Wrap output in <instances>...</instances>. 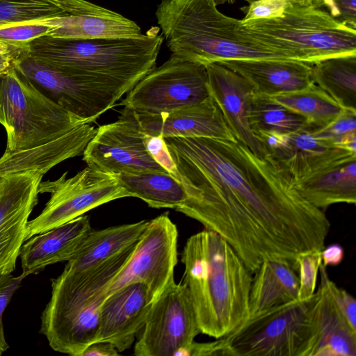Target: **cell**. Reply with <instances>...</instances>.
I'll return each mask as SVG.
<instances>
[{
  "label": "cell",
  "mask_w": 356,
  "mask_h": 356,
  "mask_svg": "<svg viewBox=\"0 0 356 356\" xmlns=\"http://www.w3.org/2000/svg\"><path fill=\"white\" fill-rule=\"evenodd\" d=\"M336 300L350 326L356 331V301L345 289L333 286Z\"/></svg>",
  "instance_id": "cell-36"
},
{
  "label": "cell",
  "mask_w": 356,
  "mask_h": 356,
  "mask_svg": "<svg viewBox=\"0 0 356 356\" xmlns=\"http://www.w3.org/2000/svg\"><path fill=\"white\" fill-rule=\"evenodd\" d=\"M315 292L314 335L308 356H355L356 331L346 321L336 300L326 267L319 268Z\"/></svg>",
  "instance_id": "cell-19"
},
{
  "label": "cell",
  "mask_w": 356,
  "mask_h": 356,
  "mask_svg": "<svg viewBox=\"0 0 356 356\" xmlns=\"http://www.w3.org/2000/svg\"><path fill=\"white\" fill-rule=\"evenodd\" d=\"M144 144L148 154L163 168L175 176L176 165L170 153L164 137L161 134H145Z\"/></svg>",
  "instance_id": "cell-35"
},
{
  "label": "cell",
  "mask_w": 356,
  "mask_h": 356,
  "mask_svg": "<svg viewBox=\"0 0 356 356\" xmlns=\"http://www.w3.org/2000/svg\"><path fill=\"white\" fill-rule=\"evenodd\" d=\"M238 29L261 47L287 59L313 64L321 60L356 54V29L327 11L289 2L273 19L243 22Z\"/></svg>",
  "instance_id": "cell-5"
},
{
  "label": "cell",
  "mask_w": 356,
  "mask_h": 356,
  "mask_svg": "<svg viewBox=\"0 0 356 356\" xmlns=\"http://www.w3.org/2000/svg\"><path fill=\"white\" fill-rule=\"evenodd\" d=\"M118 120L102 125L83 152V161L113 174L140 171L165 172L148 154L144 134L126 108ZM168 172V171H167Z\"/></svg>",
  "instance_id": "cell-14"
},
{
  "label": "cell",
  "mask_w": 356,
  "mask_h": 356,
  "mask_svg": "<svg viewBox=\"0 0 356 356\" xmlns=\"http://www.w3.org/2000/svg\"><path fill=\"white\" fill-rule=\"evenodd\" d=\"M65 11L56 0H0V29L19 24L60 19Z\"/></svg>",
  "instance_id": "cell-29"
},
{
  "label": "cell",
  "mask_w": 356,
  "mask_h": 356,
  "mask_svg": "<svg viewBox=\"0 0 356 356\" xmlns=\"http://www.w3.org/2000/svg\"><path fill=\"white\" fill-rule=\"evenodd\" d=\"M177 238V227L168 213L148 220L130 257L106 286L104 298L126 285L142 283L153 302L175 281Z\"/></svg>",
  "instance_id": "cell-10"
},
{
  "label": "cell",
  "mask_w": 356,
  "mask_h": 356,
  "mask_svg": "<svg viewBox=\"0 0 356 356\" xmlns=\"http://www.w3.org/2000/svg\"><path fill=\"white\" fill-rule=\"evenodd\" d=\"M0 108L7 132L5 152L46 144L86 123L47 97L13 66L0 75Z\"/></svg>",
  "instance_id": "cell-7"
},
{
  "label": "cell",
  "mask_w": 356,
  "mask_h": 356,
  "mask_svg": "<svg viewBox=\"0 0 356 356\" xmlns=\"http://www.w3.org/2000/svg\"><path fill=\"white\" fill-rule=\"evenodd\" d=\"M65 172L53 181H41L40 193L51 197L41 213L27 223L25 241L67 222L86 212L122 197H131L118 175L87 165L67 178Z\"/></svg>",
  "instance_id": "cell-8"
},
{
  "label": "cell",
  "mask_w": 356,
  "mask_h": 356,
  "mask_svg": "<svg viewBox=\"0 0 356 356\" xmlns=\"http://www.w3.org/2000/svg\"><path fill=\"white\" fill-rule=\"evenodd\" d=\"M315 293L249 317L216 339L222 356H308L314 335Z\"/></svg>",
  "instance_id": "cell-6"
},
{
  "label": "cell",
  "mask_w": 356,
  "mask_h": 356,
  "mask_svg": "<svg viewBox=\"0 0 356 356\" xmlns=\"http://www.w3.org/2000/svg\"><path fill=\"white\" fill-rule=\"evenodd\" d=\"M200 333L188 288L174 281L152 303L134 354L179 355Z\"/></svg>",
  "instance_id": "cell-11"
},
{
  "label": "cell",
  "mask_w": 356,
  "mask_h": 356,
  "mask_svg": "<svg viewBox=\"0 0 356 356\" xmlns=\"http://www.w3.org/2000/svg\"><path fill=\"white\" fill-rule=\"evenodd\" d=\"M152 303L142 283L126 285L108 296L100 307L96 341L110 342L118 352L129 349L143 329Z\"/></svg>",
  "instance_id": "cell-18"
},
{
  "label": "cell",
  "mask_w": 356,
  "mask_h": 356,
  "mask_svg": "<svg viewBox=\"0 0 356 356\" xmlns=\"http://www.w3.org/2000/svg\"><path fill=\"white\" fill-rule=\"evenodd\" d=\"M126 108L145 134H161L164 138L209 137L237 140L210 96L198 104L156 114Z\"/></svg>",
  "instance_id": "cell-17"
},
{
  "label": "cell",
  "mask_w": 356,
  "mask_h": 356,
  "mask_svg": "<svg viewBox=\"0 0 356 356\" xmlns=\"http://www.w3.org/2000/svg\"><path fill=\"white\" fill-rule=\"evenodd\" d=\"M118 177L131 197L141 199L150 207L177 211L186 200L182 184L167 171L123 172Z\"/></svg>",
  "instance_id": "cell-25"
},
{
  "label": "cell",
  "mask_w": 356,
  "mask_h": 356,
  "mask_svg": "<svg viewBox=\"0 0 356 356\" xmlns=\"http://www.w3.org/2000/svg\"><path fill=\"white\" fill-rule=\"evenodd\" d=\"M24 278L25 277L22 274L18 276L12 274L0 276V355L9 348L3 331V314L11 300L14 293L17 290Z\"/></svg>",
  "instance_id": "cell-34"
},
{
  "label": "cell",
  "mask_w": 356,
  "mask_h": 356,
  "mask_svg": "<svg viewBox=\"0 0 356 356\" xmlns=\"http://www.w3.org/2000/svg\"><path fill=\"white\" fill-rule=\"evenodd\" d=\"M312 79L343 108L356 111V54L313 63Z\"/></svg>",
  "instance_id": "cell-26"
},
{
  "label": "cell",
  "mask_w": 356,
  "mask_h": 356,
  "mask_svg": "<svg viewBox=\"0 0 356 356\" xmlns=\"http://www.w3.org/2000/svg\"><path fill=\"white\" fill-rule=\"evenodd\" d=\"M314 133L334 147L356 152V111L343 108L333 122L325 127L315 128Z\"/></svg>",
  "instance_id": "cell-30"
},
{
  "label": "cell",
  "mask_w": 356,
  "mask_h": 356,
  "mask_svg": "<svg viewBox=\"0 0 356 356\" xmlns=\"http://www.w3.org/2000/svg\"><path fill=\"white\" fill-rule=\"evenodd\" d=\"M93 229L88 216L34 235L22 245L19 257L26 277L43 270L47 266L72 259Z\"/></svg>",
  "instance_id": "cell-20"
},
{
  "label": "cell",
  "mask_w": 356,
  "mask_h": 356,
  "mask_svg": "<svg viewBox=\"0 0 356 356\" xmlns=\"http://www.w3.org/2000/svg\"><path fill=\"white\" fill-rule=\"evenodd\" d=\"M3 116H2L1 108H0V124H3Z\"/></svg>",
  "instance_id": "cell-43"
},
{
  "label": "cell",
  "mask_w": 356,
  "mask_h": 356,
  "mask_svg": "<svg viewBox=\"0 0 356 356\" xmlns=\"http://www.w3.org/2000/svg\"><path fill=\"white\" fill-rule=\"evenodd\" d=\"M321 264V250H319L303 252L296 257L295 268L299 280L298 300L309 299L315 293Z\"/></svg>",
  "instance_id": "cell-32"
},
{
  "label": "cell",
  "mask_w": 356,
  "mask_h": 356,
  "mask_svg": "<svg viewBox=\"0 0 356 356\" xmlns=\"http://www.w3.org/2000/svg\"><path fill=\"white\" fill-rule=\"evenodd\" d=\"M159 26L138 37L69 40L45 35L27 54L58 71L104 86L122 96L156 67L164 40Z\"/></svg>",
  "instance_id": "cell-3"
},
{
  "label": "cell",
  "mask_w": 356,
  "mask_h": 356,
  "mask_svg": "<svg viewBox=\"0 0 356 356\" xmlns=\"http://www.w3.org/2000/svg\"><path fill=\"white\" fill-rule=\"evenodd\" d=\"M293 181L301 195L321 210L337 203L354 204L356 152L334 147L309 156L298 167Z\"/></svg>",
  "instance_id": "cell-13"
},
{
  "label": "cell",
  "mask_w": 356,
  "mask_h": 356,
  "mask_svg": "<svg viewBox=\"0 0 356 356\" xmlns=\"http://www.w3.org/2000/svg\"><path fill=\"white\" fill-rule=\"evenodd\" d=\"M44 175L32 170L0 177V276L11 274L15 269Z\"/></svg>",
  "instance_id": "cell-15"
},
{
  "label": "cell",
  "mask_w": 356,
  "mask_h": 356,
  "mask_svg": "<svg viewBox=\"0 0 356 356\" xmlns=\"http://www.w3.org/2000/svg\"><path fill=\"white\" fill-rule=\"evenodd\" d=\"M164 138L187 196L177 211L222 236L252 274L267 259L295 265L300 253L323 249L330 220L277 159L237 140Z\"/></svg>",
  "instance_id": "cell-1"
},
{
  "label": "cell",
  "mask_w": 356,
  "mask_h": 356,
  "mask_svg": "<svg viewBox=\"0 0 356 356\" xmlns=\"http://www.w3.org/2000/svg\"><path fill=\"white\" fill-rule=\"evenodd\" d=\"M268 97L301 115L310 125L318 129L333 122L344 108L315 84L304 89Z\"/></svg>",
  "instance_id": "cell-27"
},
{
  "label": "cell",
  "mask_w": 356,
  "mask_h": 356,
  "mask_svg": "<svg viewBox=\"0 0 356 356\" xmlns=\"http://www.w3.org/2000/svg\"><path fill=\"white\" fill-rule=\"evenodd\" d=\"M97 129L80 124L60 137L27 149L4 152L0 158V177L7 174L38 170L44 174L58 163L83 154Z\"/></svg>",
  "instance_id": "cell-22"
},
{
  "label": "cell",
  "mask_w": 356,
  "mask_h": 356,
  "mask_svg": "<svg viewBox=\"0 0 356 356\" xmlns=\"http://www.w3.org/2000/svg\"><path fill=\"white\" fill-rule=\"evenodd\" d=\"M208 97L205 65L171 54L143 77L120 105L138 113L156 114L198 104Z\"/></svg>",
  "instance_id": "cell-9"
},
{
  "label": "cell",
  "mask_w": 356,
  "mask_h": 356,
  "mask_svg": "<svg viewBox=\"0 0 356 356\" xmlns=\"http://www.w3.org/2000/svg\"><path fill=\"white\" fill-rule=\"evenodd\" d=\"M216 3L218 5V4H222V3H232L234 1V0H216Z\"/></svg>",
  "instance_id": "cell-42"
},
{
  "label": "cell",
  "mask_w": 356,
  "mask_h": 356,
  "mask_svg": "<svg viewBox=\"0 0 356 356\" xmlns=\"http://www.w3.org/2000/svg\"><path fill=\"white\" fill-rule=\"evenodd\" d=\"M209 96L236 139L259 157L267 155L249 124L254 88L246 79L218 63L205 65Z\"/></svg>",
  "instance_id": "cell-16"
},
{
  "label": "cell",
  "mask_w": 356,
  "mask_h": 356,
  "mask_svg": "<svg viewBox=\"0 0 356 356\" xmlns=\"http://www.w3.org/2000/svg\"><path fill=\"white\" fill-rule=\"evenodd\" d=\"M24 52H27V49L0 40V75L13 67L15 61Z\"/></svg>",
  "instance_id": "cell-38"
},
{
  "label": "cell",
  "mask_w": 356,
  "mask_h": 356,
  "mask_svg": "<svg viewBox=\"0 0 356 356\" xmlns=\"http://www.w3.org/2000/svg\"><path fill=\"white\" fill-rule=\"evenodd\" d=\"M148 220L92 229L63 270L76 272L91 268L136 242Z\"/></svg>",
  "instance_id": "cell-24"
},
{
  "label": "cell",
  "mask_w": 356,
  "mask_h": 356,
  "mask_svg": "<svg viewBox=\"0 0 356 356\" xmlns=\"http://www.w3.org/2000/svg\"><path fill=\"white\" fill-rule=\"evenodd\" d=\"M155 16L172 54L207 65L230 59H287L241 33L216 0H161Z\"/></svg>",
  "instance_id": "cell-4"
},
{
  "label": "cell",
  "mask_w": 356,
  "mask_h": 356,
  "mask_svg": "<svg viewBox=\"0 0 356 356\" xmlns=\"http://www.w3.org/2000/svg\"><path fill=\"white\" fill-rule=\"evenodd\" d=\"M253 275L249 317L298 300V276L291 261L282 258L267 259Z\"/></svg>",
  "instance_id": "cell-23"
},
{
  "label": "cell",
  "mask_w": 356,
  "mask_h": 356,
  "mask_svg": "<svg viewBox=\"0 0 356 356\" xmlns=\"http://www.w3.org/2000/svg\"><path fill=\"white\" fill-rule=\"evenodd\" d=\"M239 74L255 94L272 96L314 84L312 64L291 59H230L218 62Z\"/></svg>",
  "instance_id": "cell-21"
},
{
  "label": "cell",
  "mask_w": 356,
  "mask_h": 356,
  "mask_svg": "<svg viewBox=\"0 0 356 356\" xmlns=\"http://www.w3.org/2000/svg\"><path fill=\"white\" fill-rule=\"evenodd\" d=\"M246 6L241 8L245 13L243 22L273 19L280 17L289 5L288 0H245Z\"/></svg>",
  "instance_id": "cell-33"
},
{
  "label": "cell",
  "mask_w": 356,
  "mask_h": 356,
  "mask_svg": "<svg viewBox=\"0 0 356 356\" xmlns=\"http://www.w3.org/2000/svg\"><path fill=\"white\" fill-rule=\"evenodd\" d=\"M58 20L19 24L0 29V40L28 50L29 44L36 38L49 35L58 26Z\"/></svg>",
  "instance_id": "cell-31"
},
{
  "label": "cell",
  "mask_w": 356,
  "mask_h": 356,
  "mask_svg": "<svg viewBox=\"0 0 356 356\" xmlns=\"http://www.w3.org/2000/svg\"><path fill=\"white\" fill-rule=\"evenodd\" d=\"M307 5L327 11L335 19L337 18V13L332 0H306Z\"/></svg>",
  "instance_id": "cell-41"
},
{
  "label": "cell",
  "mask_w": 356,
  "mask_h": 356,
  "mask_svg": "<svg viewBox=\"0 0 356 356\" xmlns=\"http://www.w3.org/2000/svg\"><path fill=\"white\" fill-rule=\"evenodd\" d=\"M181 261L201 333L220 338L249 318L253 274L222 236L207 229L192 235Z\"/></svg>",
  "instance_id": "cell-2"
},
{
  "label": "cell",
  "mask_w": 356,
  "mask_h": 356,
  "mask_svg": "<svg viewBox=\"0 0 356 356\" xmlns=\"http://www.w3.org/2000/svg\"><path fill=\"white\" fill-rule=\"evenodd\" d=\"M321 258L322 265L325 267L338 266L344 258V250L339 244H330L321 250Z\"/></svg>",
  "instance_id": "cell-39"
},
{
  "label": "cell",
  "mask_w": 356,
  "mask_h": 356,
  "mask_svg": "<svg viewBox=\"0 0 356 356\" xmlns=\"http://www.w3.org/2000/svg\"><path fill=\"white\" fill-rule=\"evenodd\" d=\"M337 13V19L356 29V0H332Z\"/></svg>",
  "instance_id": "cell-37"
},
{
  "label": "cell",
  "mask_w": 356,
  "mask_h": 356,
  "mask_svg": "<svg viewBox=\"0 0 356 356\" xmlns=\"http://www.w3.org/2000/svg\"><path fill=\"white\" fill-rule=\"evenodd\" d=\"M118 353L115 346L110 342L95 341L84 350L81 356H117Z\"/></svg>",
  "instance_id": "cell-40"
},
{
  "label": "cell",
  "mask_w": 356,
  "mask_h": 356,
  "mask_svg": "<svg viewBox=\"0 0 356 356\" xmlns=\"http://www.w3.org/2000/svg\"><path fill=\"white\" fill-rule=\"evenodd\" d=\"M15 69L47 97L83 119L95 122L122 97L104 86L58 71L23 53Z\"/></svg>",
  "instance_id": "cell-12"
},
{
  "label": "cell",
  "mask_w": 356,
  "mask_h": 356,
  "mask_svg": "<svg viewBox=\"0 0 356 356\" xmlns=\"http://www.w3.org/2000/svg\"><path fill=\"white\" fill-rule=\"evenodd\" d=\"M0 185H1V179H0Z\"/></svg>",
  "instance_id": "cell-44"
},
{
  "label": "cell",
  "mask_w": 356,
  "mask_h": 356,
  "mask_svg": "<svg viewBox=\"0 0 356 356\" xmlns=\"http://www.w3.org/2000/svg\"><path fill=\"white\" fill-rule=\"evenodd\" d=\"M254 134L259 132L289 134L310 125L301 115L272 100L268 96L254 95L249 114Z\"/></svg>",
  "instance_id": "cell-28"
}]
</instances>
